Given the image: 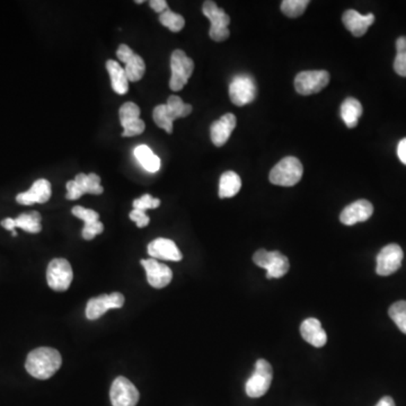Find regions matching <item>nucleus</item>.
<instances>
[{
    "label": "nucleus",
    "instance_id": "nucleus-1",
    "mask_svg": "<svg viewBox=\"0 0 406 406\" xmlns=\"http://www.w3.org/2000/svg\"><path fill=\"white\" fill-rule=\"evenodd\" d=\"M63 358L59 351L52 348H38L27 355L25 368L36 380H49L59 371Z\"/></svg>",
    "mask_w": 406,
    "mask_h": 406
},
{
    "label": "nucleus",
    "instance_id": "nucleus-2",
    "mask_svg": "<svg viewBox=\"0 0 406 406\" xmlns=\"http://www.w3.org/2000/svg\"><path fill=\"white\" fill-rule=\"evenodd\" d=\"M304 168L298 159L289 156L279 161L270 172V182L275 186H293L302 179Z\"/></svg>",
    "mask_w": 406,
    "mask_h": 406
},
{
    "label": "nucleus",
    "instance_id": "nucleus-3",
    "mask_svg": "<svg viewBox=\"0 0 406 406\" xmlns=\"http://www.w3.org/2000/svg\"><path fill=\"white\" fill-rule=\"evenodd\" d=\"M253 262L257 266L266 270V278L280 279L287 275L290 263L287 257L278 251H266L261 248L253 255Z\"/></svg>",
    "mask_w": 406,
    "mask_h": 406
},
{
    "label": "nucleus",
    "instance_id": "nucleus-4",
    "mask_svg": "<svg viewBox=\"0 0 406 406\" xmlns=\"http://www.w3.org/2000/svg\"><path fill=\"white\" fill-rule=\"evenodd\" d=\"M170 88L173 92L182 90L188 84V79L191 77L195 70V63L191 58L186 56L183 50H175L170 57Z\"/></svg>",
    "mask_w": 406,
    "mask_h": 406
},
{
    "label": "nucleus",
    "instance_id": "nucleus-5",
    "mask_svg": "<svg viewBox=\"0 0 406 406\" xmlns=\"http://www.w3.org/2000/svg\"><path fill=\"white\" fill-rule=\"evenodd\" d=\"M202 12L206 18L211 22L209 35L216 42H222L229 38L230 32L228 25L230 24V17L224 9L219 8L217 3L211 0L203 3Z\"/></svg>",
    "mask_w": 406,
    "mask_h": 406
},
{
    "label": "nucleus",
    "instance_id": "nucleus-6",
    "mask_svg": "<svg viewBox=\"0 0 406 406\" xmlns=\"http://www.w3.org/2000/svg\"><path fill=\"white\" fill-rule=\"evenodd\" d=\"M273 378V371L269 362L260 359L255 364V371L245 386L246 394L252 398H262L269 391Z\"/></svg>",
    "mask_w": 406,
    "mask_h": 406
},
{
    "label": "nucleus",
    "instance_id": "nucleus-7",
    "mask_svg": "<svg viewBox=\"0 0 406 406\" xmlns=\"http://www.w3.org/2000/svg\"><path fill=\"white\" fill-rule=\"evenodd\" d=\"M74 272L66 259H54L47 270V281L49 287L56 291H66L72 282Z\"/></svg>",
    "mask_w": 406,
    "mask_h": 406
},
{
    "label": "nucleus",
    "instance_id": "nucleus-8",
    "mask_svg": "<svg viewBox=\"0 0 406 406\" xmlns=\"http://www.w3.org/2000/svg\"><path fill=\"white\" fill-rule=\"evenodd\" d=\"M330 83V74L325 70L299 72L295 78V88L300 95H311L324 90Z\"/></svg>",
    "mask_w": 406,
    "mask_h": 406
},
{
    "label": "nucleus",
    "instance_id": "nucleus-9",
    "mask_svg": "<svg viewBox=\"0 0 406 406\" xmlns=\"http://www.w3.org/2000/svg\"><path fill=\"white\" fill-rule=\"evenodd\" d=\"M403 250L398 244H389L377 255L376 273L382 277L393 275L400 270L403 261Z\"/></svg>",
    "mask_w": 406,
    "mask_h": 406
},
{
    "label": "nucleus",
    "instance_id": "nucleus-10",
    "mask_svg": "<svg viewBox=\"0 0 406 406\" xmlns=\"http://www.w3.org/2000/svg\"><path fill=\"white\" fill-rule=\"evenodd\" d=\"M110 398L113 406H136L139 391L126 377H117L111 387Z\"/></svg>",
    "mask_w": 406,
    "mask_h": 406
},
{
    "label": "nucleus",
    "instance_id": "nucleus-11",
    "mask_svg": "<svg viewBox=\"0 0 406 406\" xmlns=\"http://www.w3.org/2000/svg\"><path fill=\"white\" fill-rule=\"evenodd\" d=\"M229 97L237 106L250 104L257 97V85L250 76H236L230 83Z\"/></svg>",
    "mask_w": 406,
    "mask_h": 406
},
{
    "label": "nucleus",
    "instance_id": "nucleus-12",
    "mask_svg": "<svg viewBox=\"0 0 406 406\" xmlns=\"http://www.w3.org/2000/svg\"><path fill=\"white\" fill-rule=\"evenodd\" d=\"M124 304L122 293H113L111 295H102L90 299L87 302L86 317L90 320H99L106 311L113 308H121Z\"/></svg>",
    "mask_w": 406,
    "mask_h": 406
},
{
    "label": "nucleus",
    "instance_id": "nucleus-13",
    "mask_svg": "<svg viewBox=\"0 0 406 406\" xmlns=\"http://www.w3.org/2000/svg\"><path fill=\"white\" fill-rule=\"evenodd\" d=\"M141 266H144V269L146 270L148 284L156 289L166 287L173 279L172 270L155 259L141 260Z\"/></svg>",
    "mask_w": 406,
    "mask_h": 406
},
{
    "label": "nucleus",
    "instance_id": "nucleus-14",
    "mask_svg": "<svg viewBox=\"0 0 406 406\" xmlns=\"http://www.w3.org/2000/svg\"><path fill=\"white\" fill-rule=\"evenodd\" d=\"M373 213V206L368 200H358L351 203L341 212L340 220L343 225L352 226L358 222H364L371 218Z\"/></svg>",
    "mask_w": 406,
    "mask_h": 406
},
{
    "label": "nucleus",
    "instance_id": "nucleus-15",
    "mask_svg": "<svg viewBox=\"0 0 406 406\" xmlns=\"http://www.w3.org/2000/svg\"><path fill=\"white\" fill-rule=\"evenodd\" d=\"M51 183L48 179H40L33 183L30 190L22 192L16 197V201L23 206H32L35 203H45L50 200Z\"/></svg>",
    "mask_w": 406,
    "mask_h": 406
},
{
    "label": "nucleus",
    "instance_id": "nucleus-16",
    "mask_svg": "<svg viewBox=\"0 0 406 406\" xmlns=\"http://www.w3.org/2000/svg\"><path fill=\"white\" fill-rule=\"evenodd\" d=\"M148 254L155 260L173 261L179 262L183 255L177 244L168 238H157L148 245Z\"/></svg>",
    "mask_w": 406,
    "mask_h": 406
},
{
    "label": "nucleus",
    "instance_id": "nucleus-17",
    "mask_svg": "<svg viewBox=\"0 0 406 406\" xmlns=\"http://www.w3.org/2000/svg\"><path fill=\"white\" fill-rule=\"evenodd\" d=\"M236 117L233 113H226L212 123L210 127V137L213 145L217 147L224 146L233 133L234 129L236 128Z\"/></svg>",
    "mask_w": 406,
    "mask_h": 406
},
{
    "label": "nucleus",
    "instance_id": "nucleus-18",
    "mask_svg": "<svg viewBox=\"0 0 406 406\" xmlns=\"http://www.w3.org/2000/svg\"><path fill=\"white\" fill-rule=\"evenodd\" d=\"M342 22H343L344 26L347 27L352 35L360 38V36L364 35L368 29L373 24L375 16L373 14L362 15L357 10L349 9L342 16Z\"/></svg>",
    "mask_w": 406,
    "mask_h": 406
},
{
    "label": "nucleus",
    "instance_id": "nucleus-19",
    "mask_svg": "<svg viewBox=\"0 0 406 406\" xmlns=\"http://www.w3.org/2000/svg\"><path fill=\"white\" fill-rule=\"evenodd\" d=\"M300 334L307 343L315 348H322L327 342V335L323 329L320 320L316 318H307L300 325Z\"/></svg>",
    "mask_w": 406,
    "mask_h": 406
},
{
    "label": "nucleus",
    "instance_id": "nucleus-20",
    "mask_svg": "<svg viewBox=\"0 0 406 406\" xmlns=\"http://www.w3.org/2000/svg\"><path fill=\"white\" fill-rule=\"evenodd\" d=\"M106 69L111 77V84L115 93L119 95H124L128 93L129 81L127 77L124 68L120 66V63L115 60H108L106 63Z\"/></svg>",
    "mask_w": 406,
    "mask_h": 406
},
{
    "label": "nucleus",
    "instance_id": "nucleus-21",
    "mask_svg": "<svg viewBox=\"0 0 406 406\" xmlns=\"http://www.w3.org/2000/svg\"><path fill=\"white\" fill-rule=\"evenodd\" d=\"M362 115V105L358 99L348 97L341 105V117L348 128H355Z\"/></svg>",
    "mask_w": 406,
    "mask_h": 406
},
{
    "label": "nucleus",
    "instance_id": "nucleus-22",
    "mask_svg": "<svg viewBox=\"0 0 406 406\" xmlns=\"http://www.w3.org/2000/svg\"><path fill=\"white\" fill-rule=\"evenodd\" d=\"M241 188H242V179L238 177V174L228 170L221 175L220 182H219V197L226 199V197H235Z\"/></svg>",
    "mask_w": 406,
    "mask_h": 406
},
{
    "label": "nucleus",
    "instance_id": "nucleus-23",
    "mask_svg": "<svg viewBox=\"0 0 406 406\" xmlns=\"http://www.w3.org/2000/svg\"><path fill=\"white\" fill-rule=\"evenodd\" d=\"M135 157L140 163L141 166L150 173H156L161 168V159L155 152L146 145H140L133 150Z\"/></svg>",
    "mask_w": 406,
    "mask_h": 406
},
{
    "label": "nucleus",
    "instance_id": "nucleus-24",
    "mask_svg": "<svg viewBox=\"0 0 406 406\" xmlns=\"http://www.w3.org/2000/svg\"><path fill=\"white\" fill-rule=\"evenodd\" d=\"M75 181L84 195L90 193V195H99L104 191V188L101 186V177L97 174H78Z\"/></svg>",
    "mask_w": 406,
    "mask_h": 406
},
{
    "label": "nucleus",
    "instance_id": "nucleus-25",
    "mask_svg": "<svg viewBox=\"0 0 406 406\" xmlns=\"http://www.w3.org/2000/svg\"><path fill=\"white\" fill-rule=\"evenodd\" d=\"M41 220H42V217L38 211L22 213L15 218L16 228H22L27 233L38 234L42 229Z\"/></svg>",
    "mask_w": 406,
    "mask_h": 406
},
{
    "label": "nucleus",
    "instance_id": "nucleus-26",
    "mask_svg": "<svg viewBox=\"0 0 406 406\" xmlns=\"http://www.w3.org/2000/svg\"><path fill=\"white\" fill-rule=\"evenodd\" d=\"M124 72H126L129 81L135 83V81H140L141 78L144 77L145 72H146V63H145L144 59L139 54H133L127 61Z\"/></svg>",
    "mask_w": 406,
    "mask_h": 406
},
{
    "label": "nucleus",
    "instance_id": "nucleus-27",
    "mask_svg": "<svg viewBox=\"0 0 406 406\" xmlns=\"http://www.w3.org/2000/svg\"><path fill=\"white\" fill-rule=\"evenodd\" d=\"M166 108H168L170 117L173 120L188 117L192 112L191 105L186 104L181 97L177 95H172L168 97Z\"/></svg>",
    "mask_w": 406,
    "mask_h": 406
},
{
    "label": "nucleus",
    "instance_id": "nucleus-28",
    "mask_svg": "<svg viewBox=\"0 0 406 406\" xmlns=\"http://www.w3.org/2000/svg\"><path fill=\"white\" fill-rule=\"evenodd\" d=\"M159 22H161V25L168 27L174 33L183 30V27L186 25L184 17L177 13L172 12L170 8L165 10L164 13H161L159 15Z\"/></svg>",
    "mask_w": 406,
    "mask_h": 406
},
{
    "label": "nucleus",
    "instance_id": "nucleus-29",
    "mask_svg": "<svg viewBox=\"0 0 406 406\" xmlns=\"http://www.w3.org/2000/svg\"><path fill=\"white\" fill-rule=\"evenodd\" d=\"M152 119L159 128L164 129L165 131L170 135L173 132L174 120L170 117L166 104L156 106L155 110L152 112Z\"/></svg>",
    "mask_w": 406,
    "mask_h": 406
},
{
    "label": "nucleus",
    "instance_id": "nucleus-30",
    "mask_svg": "<svg viewBox=\"0 0 406 406\" xmlns=\"http://www.w3.org/2000/svg\"><path fill=\"white\" fill-rule=\"evenodd\" d=\"M389 315L393 322L396 324L400 331L406 334V302H394L389 309Z\"/></svg>",
    "mask_w": 406,
    "mask_h": 406
},
{
    "label": "nucleus",
    "instance_id": "nucleus-31",
    "mask_svg": "<svg viewBox=\"0 0 406 406\" xmlns=\"http://www.w3.org/2000/svg\"><path fill=\"white\" fill-rule=\"evenodd\" d=\"M308 3H309L308 0H284L281 3V10L287 17H299L304 14Z\"/></svg>",
    "mask_w": 406,
    "mask_h": 406
},
{
    "label": "nucleus",
    "instance_id": "nucleus-32",
    "mask_svg": "<svg viewBox=\"0 0 406 406\" xmlns=\"http://www.w3.org/2000/svg\"><path fill=\"white\" fill-rule=\"evenodd\" d=\"M120 121L124 126L127 123L132 122L135 120L140 119V108L132 102L123 104L119 110Z\"/></svg>",
    "mask_w": 406,
    "mask_h": 406
},
{
    "label": "nucleus",
    "instance_id": "nucleus-33",
    "mask_svg": "<svg viewBox=\"0 0 406 406\" xmlns=\"http://www.w3.org/2000/svg\"><path fill=\"white\" fill-rule=\"evenodd\" d=\"M72 213L77 218L84 221L85 225L92 224L99 220V215L92 209H86L84 206H76L72 208Z\"/></svg>",
    "mask_w": 406,
    "mask_h": 406
},
{
    "label": "nucleus",
    "instance_id": "nucleus-34",
    "mask_svg": "<svg viewBox=\"0 0 406 406\" xmlns=\"http://www.w3.org/2000/svg\"><path fill=\"white\" fill-rule=\"evenodd\" d=\"M132 206H133V209L146 211L148 209L159 208L161 206V200L156 199V197H152L150 195H144L137 200L133 201Z\"/></svg>",
    "mask_w": 406,
    "mask_h": 406
},
{
    "label": "nucleus",
    "instance_id": "nucleus-35",
    "mask_svg": "<svg viewBox=\"0 0 406 406\" xmlns=\"http://www.w3.org/2000/svg\"><path fill=\"white\" fill-rule=\"evenodd\" d=\"M123 127L122 137H135L145 131L146 124L141 119L135 120L132 122L127 123Z\"/></svg>",
    "mask_w": 406,
    "mask_h": 406
},
{
    "label": "nucleus",
    "instance_id": "nucleus-36",
    "mask_svg": "<svg viewBox=\"0 0 406 406\" xmlns=\"http://www.w3.org/2000/svg\"><path fill=\"white\" fill-rule=\"evenodd\" d=\"M103 230H104V225L102 224L99 220L95 221L92 224L85 225L83 232H81V236L86 241H92L94 237L103 233Z\"/></svg>",
    "mask_w": 406,
    "mask_h": 406
},
{
    "label": "nucleus",
    "instance_id": "nucleus-37",
    "mask_svg": "<svg viewBox=\"0 0 406 406\" xmlns=\"http://www.w3.org/2000/svg\"><path fill=\"white\" fill-rule=\"evenodd\" d=\"M129 217L133 222H136L137 227L144 228L149 224V217L146 215V211H143V210L133 209L130 212Z\"/></svg>",
    "mask_w": 406,
    "mask_h": 406
},
{
    "label": "nucleus",
    "instance_id": "nucleus-38",
    "mask_svg": "<svg viewBox=\"0 0 406 406\" xmlns=\"http://www.w3.org/2000/svg\"><path fill=\"white\" fill-rule=\"evenodd\" d=\"M67 195L66 197L68 200H78V199H81L84 193L81 192V188L78 186L77 183H76L75 179H72V181H69L67 182Z\"/></svg>",
    "mask_w": 406,
    "mask_h": 406
},
{
    "label": "nucleus",
    "instance_id": "nucleus-39",
    "mask_svg": "<svg viewBox=\"0 0 406 406\" xmlns=\"http://www.w3.org/2000/svg\"><path fill=\"white\" fill-rule=\"evenodd\" d=\"M394 70L398 75L406 77V51L396 54L394 61Z\"/></svg>",
    "mask_w": 406,
    "mask_h": 406
},
{
    "label": "nucleus",
    "instance_id": "nucleus-40",
    "mask_svg": "<svg viewBox=\"0 0 406 406\" xmlns=\"http://www.w3.org/2000/svg\"><path fill=\"white\" fill-rule=\"evenodd\" d=\"M135 54V52L131 50V48L127 44H120L117 50V57L119 58L122 63H126L130 58Z\"/></svg>",
    "mask_w": 406,
    "mask_h": 406
},
{
    "label": "nucleus",
    "instance_id": "nucleus-41",
    "mask_svg": "<svg viewBox=\"0 0 406 406\" xmlns=\"http://www.w3.org/2000/svg\"><path fill=\"white\" fill-rule=\"evenodd\" d=\"M149 5L156 13H159V14L168 9V1H165V0H152Z\"/></svg>",
    "mask_w": 406,
    "mask_h": 406
},
{
    "label": "nucleus",
    "instance_id": "nucleus-42",
    "mask_svg": "<svg viewBox=\"0 0 406 406\" xmlns=\"http://www.w3.org/2000/svg\"><path fill=\"white\" fill-rule=\"evenodd\" d=\"M398 156L400 161L406 165V138L402 139V140L398 143Z\"/></svg>",
    "mask_w": 406,
    "mask_h": 406
},
{
    "label": "nucleus",
    "instance_id": "nucleus-43",
    "mask_svg": "<svg viewBox=\"0 0 406 406\" xmlns=\"http://www.w3.org/2000/svg\"><path fill=\"white\" fill-rule=\"evenodd\" d=\"M1 226L9 232H14L16 228L15 219L6 218L1 221Z\"/></svg>",
    "mask_w": 406,
    "mask_h": 406
},
{
    "label": "nucleus",
    "instance_id": "nucleus-44",
    "mask_svg": "<svg viewBox=\"0 0 406 406\" xmlns=\"http://www.w3.org/2000/svg\"><path fill=\"white\" fill-rule=\"evenodd\" d=\"M396 50H398V54L406 51V36L398 38V41H396Z\"/></svg>",
    "mask_w": 406,
    "mask_h": 406
},
{
    "label": "nucleus",
    "instance_id": "nucleus-45",
    "mask_svg": "<svg viewBox=\"0 0 406 406\" xmlns=\"http://www.w3.org/2000/svg\"><path fill=\"white\" fill-rule=\"evenodd\" d=\"M376 406H396L395 402L391 396H384L382 400L377 403Z\"/></svg>",
    "mask_w": 406,
    "mask_h": 406
},
{
    "label": "nucleus",
    "instance_id": "nucleus-46",
    "mask_svg": "<svg viewBox=\"0 0 406 406\" xmlns=\"http://www.w3.org/2000/svg\"><path fill=\"white\" fill-rule=\"evenodd\" d=\"M144 3V1H143V0H138V1H136V3Z\"/></svg>",
    "mask_w": 406,
    "mask_h": 406
}]
</instances>
